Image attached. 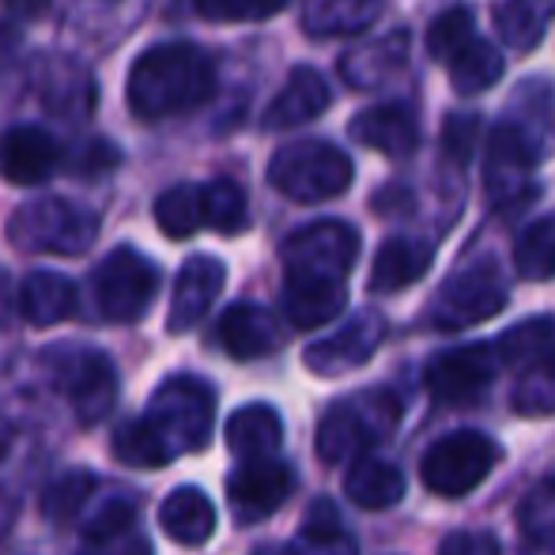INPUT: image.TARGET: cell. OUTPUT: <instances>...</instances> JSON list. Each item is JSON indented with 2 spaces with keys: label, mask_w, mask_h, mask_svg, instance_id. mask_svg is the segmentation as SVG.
I'll return each instance as SVG.
<instances>
[{
  "label": "cell",
  "mask_w": 555,
  "mask_h": 555,
  "mask_svg": "<svg viewBox=\"0 0 555 555\" xmlns=\"http://www.w3.org/2000/svg\"><path fill=\"white\" fill-rule=\"evenodd\" d=\"M216 95V65L193 42H163L144 50L129 68L125 99L144 121L190 114Z\"/></svg>",
  "instance_id": "cell-1"
},
{
  "label": "cell",
  "mask_w": 555,
  "mask_h": 555,
  "mask_svg": "<svg viewBox=\"0 0 555 555\" xmlns=\"http://www.w3.org/2000/svg\"><path fill=\"white\" fill-rule=\"evenodd\" d=\"M397 424H401V397L386 386L336 401L318 424V457L325 465L359 461L371 446L386 442Z\"/></svg>",
  "instance_id": "cell-2"
},
{
  "label": "cell",
  "mask_w": 555,
  "mask_h": 555,
  "mask_svg": "<svg viewBox=\"0 0 555 555\" xmlns=\"http://www.w3.org/2000/svg\"><path fill=\"white\" fill-rule=\"evenodd\" d=\"M144 420L159 435L170 461L182 457V453H197L212 439L216 393L208 382L193 378V374H175L155 389Z\"/></svg>",
  "instance_id": "cell-3"
},
{
  "label": "cell",
  "mask_w": 555,
  "mask_h": 555,
  "mask_svg": "<svg viewBox=\"0 0 555 555\" xmlns=\"http://www.w3.org/2000/svg\"><path fill=\"white\" fill-rule=\"evenodd\" d=\"M99 238V216L88 205L65 197H38L15 208L8 220V242L23 254L76 257Z\"/></svg>",
  "instance_id": "cell-4"
},
{
  "label": "cell",
  "mask_w": 555,
  "mask_h": 555,
  "mask_svg": "<svg viewBox=\"0 0 555 555\" xmlns=\"http://www.w3.org/2000/svg\"><path fill=\"white\" fill-rule=\"evenodd\" d=\"M269 182L299 205H322L351 185V159L325 140H295L269 159Z\"/></svg>",
  "instance_id": "cell-5"
},
{
  "label": "cell",
  "mask_w": 555,
  "mask_h": 555,
  "mask_svg": "<svg viewBox=\"0 0 555 555\" xmlns=\"http://www.w3.org/2000/svg\"><path fill=\"white\" fill-rule=\"evenodd\" d=\"M46 363L53 366V382L68 397L80 424H103L117 404V371L106 351L95 348H57L46 351Z\"/></svg>",
  "instance_id": "cell-6"
},
{
  "label": "cell",
  "mask_w": 555,
  "mask_h": 555,
  "mask_svg": "<svg viewBox=\"0 0 555 555\" xmlns=\"http://www.w3.org/2000/svg\"><path fill=\"white\" fill-rule=\"evenodd\" d=\"M284 257L287 280H330L344 284L359 257V234L351 223L340 220H318L310 227H299L280 249Z\"/></svg>",
  "instance_id": "cell-7"
},
{
  "label": "cell",
  "mask_w": 555,
  "mask_h": 555,
  "mask_svg": "<svg viewBox=\"0 0 555 555\" xmlns=\"http://www.w3.org/2000/svg\"><path fill=\"white\" fill-rule=\"evenodd\" d=\"M91 292H95V307L106 322H137L147 314L155 292H159V269L132 246H121L95 269Z\"/></svg>",
  "instance_id": "cell-8"
},
{
  "label": "cell",
  "mask_w": 555,
  "mask_h": 555,
  "mask_svg": "<svg viewBox=\"0 0 555 555\" xmlns=\"http://www.w3.org/2000/svg\"><path fill=\"white\" fill-rule=\"evenodd\" d=\"M503 307H506V284L499 276V269L491 261H476L446 280L439 295H435L431 310H427V318H431L435 330L453 333L488 322Z\"/></svg>",
  "instance_id": "cell-9"
},
{
  "label": "cell",
  "mask_w": 555,
  "mask_h": 555,
  "mask_svg": "<svg viewBox=\"0 0 555 555\" xmlns=\"http://www.w3.org/2000/svg\"><path fill=\"white\" fill-rule=\"evenodd\" d=\"M499 461V446L480 431H453L427 450L420 476L435 495L457 499L468 495L488 480V473Z\"/></svg>",
  "instance_id": "cell-10"
},
{
  "label": "cell",
  "mask_w": 555,
  "mask_h": 555,
  "mask_svg": "<svg viewBox=\"0 0 555 555\" xmlns=\"http://www.w3.org/2000/svg\"><path fill=\"white\" fill-rule=\"evenodd\" d=\"M382 340H386V318L378 310H359L333 336L310 344L302 351V363L314 374H322V378H336V374L363 366L382 348Z\"/></svg>",
  "instance_id": "cell-11"
},
{
  "label": "cell",
  "mask_w": 555,
  "mask_h": 555,
  "mask_svg": "<svg viewBox=\"0 0 555 555\" xmlns=\"http://www.w3.org/2000/svg\"><path fill=\"white\" fill-rule=\"evenodd\" d=\"M292 488L295 476L284 461H242L231 473V480H227V503H231L234 518L242 526H254V521H264L269 514H276L287 503Z\"/></svg>",
  "instance_id": "cell-12"
},
{
  "label": "cell",
  "mask_w": 555,
  "mask_h": 555,
  "mask_svg": "<svg viewBox=\"0 0 555 555\" xmlns=\"http://www.w3.org/2000/svg\"><path fill=\"white\" fill-rule=\"evenodd\" d=\"M499 356L488 344H468V348H450L431 359L427 366V389L446 404H473L483 397V389L495 382Z\"/></svg>",
  "instance_id": "cell-13"
},
{
  "label": "cell",
  "mask_w": 555,
  "mask_h": 555,
  "mask_svg": "<svg viewBox=\"0 0 555 555\" xmlns=\"http://www.w3.org/2000/svg\"><path fill=\"white\" fill-rule=\"evenodd\" d=\"M65 147L38 125H15L0 137V175L12 185H42L65 167Z\"/></svg>",
  "instance_id": "cell-14"
},
{
  "label": "cell",
  "mask_w": 555,
  "mask_h": 555,
  "mask_svg": "<svg viewBox=\"0 0 555 555\" xmlns=\"http://www.w3.org/2000/svg\"><path fill=\"white\" fill-rule=\"evenodd\" d=\"M223 280H227V269L223 261L216 257H190L182 264L175 280V295H170V314H167V330L170 333H190L205 322V314L212 310V302L220 299L223 292Z\"/></svg>",
  "instance_id": "cell-15"
},
{
  "label": "cell",
  "mask_w": 555,
  "mask_h": 555,
  "mask_svg": "<svg viewBox=\"0 0 555 555\" xmlns=\"http://www.w3.org/2000/svg\"><path fill=\"white\" fill-rule=\"evenodd\" d=\"M348 137L356 140V144L401 159V155H412L420 147V121L409 106L386 103V106H371V111L351 117Z\"/></svg>",
  "instance_id": "cell-16"
},
{
  "label": "cell",
  "mask_w": 555,
  "mask_h": 555,
  "mask_svg": "<svg viewBox=\"0 0 555 555\" xmlns=\"http://www.w3.org/2000/svg\"><path fill=\"white\" fill-rule=\"evenodd\" d=\"M537 163H541V159H537L533 147H529L518 132L506 129V125L499 121L495 129H491L488 167H483V175H488V197L495 201V205L514 201L521 190H526L529 170H533Z\"/></svg>",
  "instance_id": "cell-17"
},
{
  "label": "cell",
  "mask_w": 555,
  "mask_h": 555,
  "mask_svg": "<svg viewBox=\"0 0 555 555\" xmlns=\"http://www.w3.org/2000/svg\"><path fill=\"white\" fill-rule=\"evenodd\" d=\"M503 125L533 147L537 159H548V152H555V91L548 88V80L521 83L506 103Z\"/></svg>",
  "instance_id": "cell-18"
},
{
  "label": "cell",
  "mask_w": 555,
  "mask_h": 555,
  "mask_svg": "<svg viewBox=\"0 0 555 555\" xmlns=\"http://www.w3.org/2000/svg\"><path fill=\"white\" fill-rule=\"evenodd\" d=\"M220 344L231 359H261L284 344V333L272 310L257 302H234L220 318Z\"/></svg>",
  "instance_id": "cell-19"
},
{
  "label": "cell",
  "mask_w": 555,
  "mask_h": 555,
  "mask_svg": "<svg viewBox=\"0 0 555 555\" xmlns=\"http://www.w3.org/2000/svg\"><path fill=\"white\" fill-rule=\"evenodd\" d=\"M404 65H409V35L404 30H389V35L374 38V42L356 46L351 53H344L340 76L356 91H374V88H386Z\"/></svg>",
  "instance_id": "cell-20"
},
{
  "label": "cell",
  "mask_w": 555,
  "mask_h": 555,
  "mask_svg": "<svg viewBox=\"0 0 555 555\" xmlns=\"http://www.w3.org/2000/svg\"><path fill=\"white\" fill-rule=\"evenodd\" d=\"M333 95H330V83L322 80V73H314V68H295L292 76H287V83L280 88V95L269 103V111H264V129H295V125H307L314 121V117H322L330 111Z\"/></svg>",
  "instance_id": "cell-21"
},
{
  "label": "cell",
  "mask_w": 555,
  "mask_h": 555,
  "mask_svg": "<svg viewBox=\"0 0 555 555\" xmlns=\"http://www.w3.org/2000/svg\"><path fill=\"white\" fill-rule=\"evenodd\" d=\"M431 257L435 249L424 238H409V234L386 238L371 264V292L389 295V292H401V287H412L431 269Z\"/></svg>",
  "instance_id": "cell-22"
},
{
  "label": "cell",
  "mask_w": 555,
  "mask_h": 555,
  "mask_svg": "<svg viewBox=\"0 0 555 555\" xmlns=\"http://www.w3.org/2000/svg\"><path fill=\"white\" fill-rule=\"evenodd\" d=\"M159 526L175 544L201 548V544H208L216 533V506L201 488H178L163 499Z\"/></svg>",
  "instance_id": "cell-23"
},
{
  "label": "cell",
  "mask_w": 555,
  "mask_h": 555,
  "mask_svg": "<svg viewBox=\"0 0 555 555\" xmlns=\"http://www.w3.org/2000/svg\"><path fill=\"white\" fill-rule=\"evenodd\" d=\"M76 284L61 272H30L20 287V314L27 318L35 330H50V325L65 322L76 314Z\"/></svg>",
  "instance_id": "cell-24"
},
{
  "label": "cell",
  "mask_w": 555,
  "mask_h": 555,
  "mask_svg": "<svg viewBox=\"0 0 555 555\" xmlns=\"http://www.w3.org/2000/svg\"><path fill=\"white\" fill-rule=\"evenodd\" d=\"M284 442V424L272 404H246L227 420V450L242 461H264Z\"/></svg>",
  "instance_id": "cell-25"
},
{
  "label": "cell",
  "mask_w": 555,
  "mask_h": 555,
  "mask_svg": "<svg viewBox=\"0 0 555 555\" xmlns=\"http://www.w3.org/2000/svg\"><path fill=\"white\" fill-rule=\"evenodd\" d=\"M344 307H348L344 284H330V280H287L284 284V318L295 330H318L333 322Z\"/></svg>",
  "instance_id": "cell-26"
},
{
  "label": "cell",
  "mask_w": 555,
  "mask_h": 555,
  "mask_svg": "<svg viewBox=\"0 0 555 555\" xmlns=\"http://www.w3.org/2000/svg\"><path fill=\"white\" fill-rule=\"evenodd\" d=\"M386 0H307L302 27L314 38H348L366 30L382 15Z\"/></svg>",
  "instance_id": "cell-27"
},
{
  "label": "cell",
  "mask_w": 555,
  "mask_h": 555,
  "mask_svg": "<svg viewBox=\"0 0 555 555\" xmlns=\"http://www.w3.org/2000/svg\"><path fill=\"white\" fill-rule=\"evenodd\" d=\"M344 491L363 511H389V506H397L404 499V473L397 465H389V461L366 453L348 468Z\"/></svg>",
  "instance_id": "cell-28"
},
{
  "label": "cell",
  "mask_w": 555,
  "mask_h": 555,
  "mask_svg": "<svg viewBox=\"0 0 555 555\" xmlns=\"http://www.w3.org/2000/svg\"><path fill=\"white\" fill-rule=\"evenodd\" d=\"M38 91H42L46 111L68 117V121L88 117V111H91V76L83 73L76 61H61V57L50 61Z\"/></svg>",
  "instance_id": "cell-29"
},
{
  "label": "cell",
  "mask_w": 555,
  "mask_h": 555,
  "mask_svg": "<svg viewBox=\"0 0 555 555\" xmlns=\"http://www.w3.org/2000/svg\"><path fill=\"white\" fill-rule=\"evenodd\" d=\"M356 552H359L356 541L340 526V511H336L330 499H318L307 511V521H302L295 544L276 555H356Z\"/></svg>",
  "instance_id": "cell-30"
},
{
  "label": "cell",
  "mask_w": 555,
  "mask_h": 555,
  "mask_svg": "<svg viewBox=\"0 0 555 555\" xmlns=\"http://www.w3.org/2000/svg\"><path fill=\"white\" fill-rule=\"evenodd\" d=\"M446 73H450V83L457 95H483V91L495 88V83L503 80L506 61L491 42L473 38V42L446 65Z\"/></svg>",
  "instance_id": "cell-31"
},
{
  "label": "cell",
  "mask_w": 555,
  "mask_h": 555,
  "mask_svg": "<svg viewBox=\"0 0 555 555\" xmlns=\"http://www.w3.org/2000/svg\"><path fill=\"white\" fill-rule=\"evenodd\" d=\"M555 15V0H499L495 27L506 46L514 50H533L544 38Z\"/></svg>",
  "instance_id": "cell-32"
},
{
  "label": "cell",
  "mask_w": 555,
  "mask_h": 555,
  "mask_svg": "<svg viewBox=\"0 0 555 555\" xmlns=\"http://www.w3.org/2000/svg\"><path fill=\"white\" fill-rule=\"evenodd\" d=\"M552 348H555V318H529V322L514 325V330H506L499 336L495 356L503 366L533 371Z\"/></svg>",
  "instance_id": "cell-33"
},
{
  "label": "cell",
  "mask_w": 555,
  "mask_h": 555,
  "mask_svg": "<svg viewBox=\"0 0 555 555\" xmlns=\"http://www.w3.org/2000/svg\"><path fill=\"white\" fill-rule=\"evenodd\" d=\"M155 223L167 238H190L201 223H205V205H201L197 185H170L155 201Z\"/></svg>",
  "instance_id": "cell-34"
},
{
  "label": "cell",
  "mask_w": 555,
  "mask_h": 555,
  "mask_svg": "<svg viewBox=\"0 0 555 555\" xmlns=\"http://www.w3.org/2000/svg\"><path fill=\"white\" fill-rule=\"evenodd\" d=\"M514 264L521 280H548L555 276V216H541L518 234Z\"/></svg>",
  "instance_id": "cell-35"
},
{
  "label": "cell",
  "mask_w": 555,
  "mask_h": 555,
  "mask_svg": "<svg viewBox=\"0 0 555 555\" xmlns=\"http://www.w3.org/2000/svg\"><path fill=\"white\" fill-rule=\"evenodd\" d=\"M201 205H205V223L223 234H238L249 220L246 193H242V185L231 182V178L208 182L205 190H201Z\"/></svg>",
  "instance_id": "cell-36"
},
{
  "label": "cell",
  "mask_w": 555,
  "mask_h": 555,
  "mask_svg": "<svg viewBox=\"0 0 555 555\" xmlns=\"http://www.w3.org/2000/svg\"><path fill=\"white\" fill-rule=\"evenodd\" d=\"M91 491H95V476L73 468V473L57 476V480L42 491V514L50 521H57V526L76 521L83 514V506H88Z\"/></svg>",
  "instance_id": "cell-37"
},
{
  "label": "cell",
  "mask_w": 555,
  "mask_h": 555,
  "mask_svg": "<svg viewBox=\"0 0 555 555\" xmlns=\"http://www.w3.org/2000/svg\"><path fill=\"white\" fill-rule=\"evenodd\" d=\"M473 38H480L476 35L473 12L468 8H446L439 20L431 23V30H427V53L435 61H442V65H450Z\"/></svg>",
  "instance_id": "cell-38"
},
{
  "label": "cell",
  "mask_w": 555,
  "mask_h": 555,
  "mask_svg": "<svg viewBox=\"0 0 555 555\" xmlns=\"http://www.w3.org/2000/svg\"><path fill=\"white\" fill-rule=\"evenodd\" d=\"M514 412L529 420L552 416L555 412V348L533 366V371H526L521 386L514 389Z\"/></svg>",
  "instance_id": "cell-39"
},
{
  "label": "cell",
  "mask_w": 555,
  "mask_h": 555,
  "mask_svg": "<svg viewBox=\"0 0 555 555\" xmlns=\"http://www.w3.org/2000/svg\"><path fill=\"white\" fill-rule=\"evenodd\" d=\"M114 453L132 468H159L170 461L167 450H163V442H159V435L147 427L144 416L121 424V431L114 435Z\"/></svg>",
  "instance_id": "cell-40"
},
{
  "label": "cell",
  "mask_w": 555,
  "mask_h": 555,
  "mask_svg": "<svg viewBox=\"0 0 555 555\" xmlns=\"http://www.w3.org/2000/svg\"><path fill=\"white\" fill-rule=\"evenodd\" d=\"M518 526L526 529L529 541H548V537H555V476L541 480L526 495V503L518 511Z\"/></svg>",
  "instance_id": "cell-41"
},
{
  "label": "cell",
  "mask_w": 555,
  "mask_h": 555,
  "mask_svg": "<svg viewBox=\"0 0 555 555\" xmlns=\"http://www.w3.org/2000/svg\"><path fill=\"white\" fill-rule=\"evenodd\" d=\"M287 0H193L197 15L212 23H246V20H269L284 8Z\"/></svg>",
  "instance_id": "cell-42"
},
{
  "label": "cell",
  "mask_w": 555,
  "mask_h": 555,
  "mask_svg": "<svg viewBox=\"0 0 555 555\" xmlns=\"http://www.w3.org/2000/svg\"><path fill=\"white\" fill-rule=\"evenodd\" d=\"M80 555H152V544L137 529H121V533L106 537H83Z\"/></svg>",
  "instance_id": "cell-43"
},
{
  "label": "cell",
  "mask_w": 555,
  "mask_h": 555,
  "mask_svg": "<svg viewBox=\"0 0 555 555\" xmlns=\"http://www.w3.org/2000/svg\"><path fill=\"white\" fill-rule=\"evenodd\" d=\"M132 521H137V506H132V499L114 495L111 503H103V511L88 521L83 537H106V533H121V529H137Z\"/></svg>",
  "instance_id": "cell-44"
},
{
  "label": "cell",
  "mask_w": 555,
  "mask_h": 555,
  "mask_svg": "<svg viewBox=\"0 0 555 555\" xmlns=\"http://www.w3.org/2000/svg\"><path fill=\"white\" fill-rule=\"evenodd\" d=\"M117 147H111V140H88V144L80 147L76 155H68L65 159V167H73L76 175H88V178H99L103 170H111V167H117Z\"/></svg>",
  "instance_id": "cell-45"
},
{
  "label": "cell",
  "mask_w": 555,
  "mask_h": 555,
  "mask_svg": "<svg viewBox=\"0 0 555 555\" xmlns=\"http://www.w3.org/2000/svg\"><path fill=\"white\" fill-rule=\"evenodd\" d=\"M476 132H480V121L476 114H453L442 129V144H446V155L453 163H465L473 155V144H476Z\"/></svg>",
  "instance_id": "cell-46"
},
{
  "label": "cell",
  "mask_w": 555,
  "mask_h": 555,
  "mask_svg": "<svg viewBox=\"0 0 555 555\" xmlns=\"http://www.w3.org/2000/svg\"><path fill=\"white\" fill-rule=\"evenodd\" d=\"M439 555H499V541L491 533H450Z\"/></svg>",
  "instance_id": "cell-47"
},
{
  "label": "cell",
  "mask_w": 555,
  "mask_h": 555,
  "mask_svg": "<svg viewBox=\"0 0 555 555\" xmlns=\"http://www.w3.org/2000/svg\"><path fill=\"white\" fill-rule=\"evenodd\" d=\"M15 318H20V292H15L12 276L0 269V330H8Z\"/></svg>",
  "instance_id": "cell-48"
},
{
  "label": "cell",
  "mask_w": 555,
  "mask_h": 555,
  "mask_svg": "<svg viewBox=\"0 0 555 555\" xmlns=\"http://www.w3.org/2000/svg\"><path fill=\"white\" fill-rule=\"evenodd\" d=\"M4 8L12 15H23V20H30V15H42L46 8H50V0H4Z\"/></svg>",
  "instance_id": "cell-49"
},
{
  "label": "cell",
  "mask_w": 555,
  "mask_h": 555,
  "mask_svg": "<svg viewBox=\"0 0 555 555\" xmlns=\"http://www.w3.org/2000/svg\"><path fill=\"white\" fill-rule=\"evenodd\" d=\"M521 555H555V537H548V541H529Z\"/></svg>",
  "instance_id": "cell-50"
},
{
  "label": "cell",
  "mask_w": 555,
  "mask_h": 555,
  "mask_svg": "<svg viewBox=\"0 0 555 555\" xmlns=\"http://www.w3.org/2000/svg\"><path fill=\"white\" fill-rule=\"evenodd\" d=\"M12 439H15V431H12V424H8L4 416H0V461H4V453L12 450Z\"/></svg>",
  "instance_id": "cell-51"
}]
</instances>
